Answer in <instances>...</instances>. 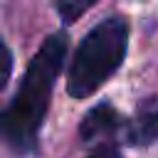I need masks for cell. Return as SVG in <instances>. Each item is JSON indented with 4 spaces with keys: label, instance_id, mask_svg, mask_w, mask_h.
<instances>
[{
    "label": "cell",
    "instance_id": "6da1fadb",
    "mask_svg": "<svg viewBox=\"0 0 158 158\" xmlns=\"http://www.w3.org/2000/svg\"><path fill=\"white\" fill-rule=\"evenodd\" d=\"M64 57H67V35L64 32L49 35L37 49V54L30 59V67L25 69V77L12 101L0 111V138L12 153L17 156L35 153L40 128L44 123L49 96L62 72Z\"/></svg>",
    "mask_w": 158,
    "mask_h": 158
},
{
    "label": "cell",
    "instance_id": "8992f818",
    "mask_svg": "<svg viewBox=\"0 0 158 158\" xmlns=\"http://www.w3.org/2000/svg\"><path fill=\"white\" fill-rule=\"evenodd\" d=\"M10 74H12V54H10L7 44L0 40V89L7 84Z\"/></svg>",
    "mask_w": 158,
    "mask_h": 158
},
{
    "label": "cell",
    "instance_id": "52a82bcc",
    "mask_svg": "<svg viewBox=\"0 0 158 158\" xmlns=\"http://www.w3.org/2000/svg\"><path fill=\"white\" fill-rule=\"evenodd\" d=\"M86 158H123L121 156V151L114 146V143H106V146H99V148H94Z\"/></svg>",
    "mask_w": 158,
    "mask_h": 158
},
{
    "label": "cell",
    "instance_id": "7a4b0ae2",
    "mask_svg": "<svg viewBox=\"0 0 158 158\" xmlns=\"http://www.w3.org/2000/svg\"><path fill=\"white\" fill-rule=\"evenodd\" d=\"M128 47V22L121 15L104 17L79 42L69 72L67 91L72 99H86L121 67Z\"/></svg>",
    "mask_w": 158,
    "mask_h": 158
},
{
    "label": "cell",
    "instance_id": "277c9868",
    "mask_svg": "<svg viewBox=\"0 0 158 158\" xmlns=\"http://www.w3.org/2000/svg\"><path fill=\"white\" fill-rule=\"evenodd\" d=\"M123 141L128 146H151L158 141V96L138 101L133 116L123 123Z\"/></svg>",
    "mask_w": 158,
    "mask_h": 158
},
{
    "label": "cell",
    "instance_id": "5b68a950",
    "mask_svg": "<svg viewBox=\"0 0 158 158\" xmlns=\"http://www.w3.org/2000/svg\"><path fill=\"white\" fill-rule=\"evenodd\" d=\"M54 7H57V12L62 15L64 22H74L81 12H86L91 7V2H57Z\"/></svg>",
    "mask_w": 158,
    "mask_h": 158
},
{
    "label": "cell",
    "instance_id": "3957f363",
    "mask_svg": "<svg viewBox=\"0 0 158 158\" xmlns=\"http://www.w3.org/2000/svg\"><path fill=\"white\" fill-rule=\"evenodd\" d=\"M123 116L111 104H96L79 123V138L84 143H99L106 146L109 138H114L123 128Z\"/></svg>",
    "mask_w": 158,
    "mask_h": 158
}]
</instances>
